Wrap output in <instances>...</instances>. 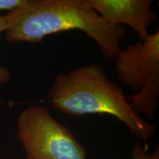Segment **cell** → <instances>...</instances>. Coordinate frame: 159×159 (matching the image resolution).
Segmentation results:
<instances>
[{"instance_id": "obj_4", "label": "cell", "mask_w": 159, "mask_h": 159, "mask_svg": "<svg viewBox=\"0 0 159 159\" xmlns=\"http://www.w3.org/2000/svg\"><path fill=\"white\" fill-rule=\"evenodd\" d=\"M116 59L121 82L139 91L150 78L159 76V32L120 49Z\"/></svg>"}, {"instance_id": "obj_8", "label": "cell", "mask_w": 159, "mask_h": 159, "mask_svg": "<svg viewBox=\"0 0 159 159\" xmlns=\"http://www.w3.org/2000/svg\"><path fill=\"white\" fill-rule=\"evenodd\" d=\"M7 27V21L5 15H0V34L5 32ZM11 71L7 68L0 66V84L7 83L11 80Z\"/></svg>"}, {"instance_id": "obj_3", "label": "cell", "mask_w": 159, "mask_h": 159, "mask_svg": "<svg viewBox=\"0 0 159 159\" xmlns=\"http://www.w3.org/2000/svg\"><path fill=\"white\" fill-rule=\"evenodd\" d=\"M25 159H86L87 152L65 125L42 105H30L17 119Z\"/></svg>"}, {"instance_id": "obj_9", "label": "cell", "mask_w": 159, "mask_h": 159, "mask_svg": "<svg viewBox=\"0 0 159 159\" xmlns=\"http://www.w3.org/2000/svg\"><path fill=\"white\" fill-rule=\"evenodd\" d=\"M26 0H0V11L8 12L22 6Z\"/></svg>"}, {"instance_id": "obj_5", "label": "cell", "mask_w": 159, "mask_h": 159, "mask_svg": "<svg viewBox=\"0 0 159 159\" xmlns=\"http://www.w3.org/2000/svg\"><path fill=\"white\" fill-rule=\"evenodd\" d=\"M89 5L105 22L127 25L142 41L148 39V27L156 20L151 11L152 0H87Z\"/></svg>"}, {"instance_id": "obj_7", "label": "cell", "mask_w": 159, "mask_h": 159, "mask_svg": "<svg viewBox=\"0 0 159 159\" xmlns=\"http://www.w3.org/2000/svg\"><path fill=\"white\" fill-rule=\"evenodd\" d=\"M130 155L131 159H159L158 147L156 146L153 152L150 153L146 145L142 146L139 143H136L131 149Z\"/></svg>"}, {"instance_id": "obj_2", "label": "cell", "mask_w": 159, "mask_h": 159, "mask_svg": "<svg viewBox=\"0 0 159 159\" xmlns=\"http://www.w3.org/2000/svg\"><path fill=\"white\" fill-rule=\"evenodd\" d=\"M47 95L53 106L67 115L108 114L116 117L133 136L144 142L156 132L155 125L133 110L123 89L95 63L59 74Z\"/></svg>"}, {"instance_id": "obj_6", "label": "cell", "mask_w": 159, "mask_h": 159, "mask_svg": "<svg viewBox=\"0 0 159 159\" xmlns=\"http://www.w3.org/2000/svg\"><path fill=\"white\" fill-rule=\"evenodd\" d=\"M159 95V76L150 78L136 94L127 99L130 101V105L139 115L143 114L147 118L152 119L158 108Z\"/></svg>"}, {"instance_id": "obj_1", "label": "cell", "mask_w": 159, "mask_h": 159, "mask_svg": "<svg viewBox=\"0 0 159 159\" xmlns=\"http://www.w3.org/2000/svg\"><path fill=\"white\" fill-rule=\"evenodd\" d=\"M5 16L8 43H40L47 35L77 30L92 39L107 59L116 58L126 35L122 25L105 22L87 0H26Z\"/></svg>"}]
</instances>
